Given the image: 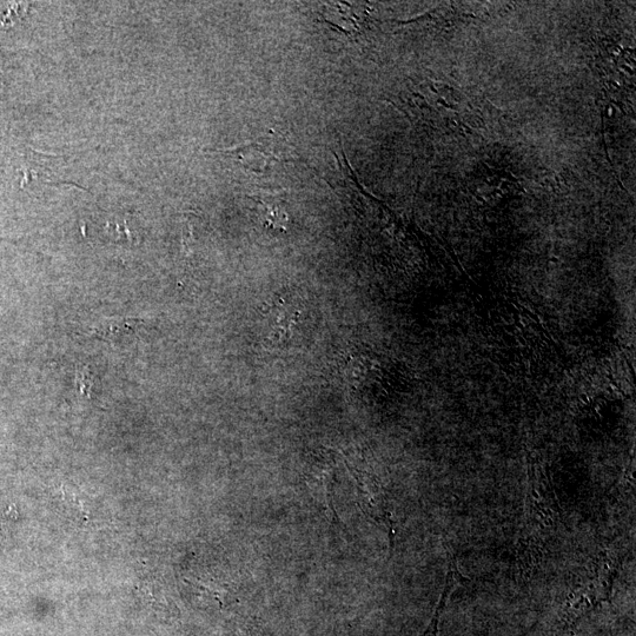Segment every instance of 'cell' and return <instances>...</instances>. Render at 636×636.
Segmentation results:
<instances>
[{
  "mask_svg": "<svg viewBox=\"0 0 636 636\" xmlns=\"http://www.w3.org/2000/svg\"><path fill=\"white\" fill-rule=\"evenodd\" d=\"M619 561L613 556L604 555L596 560L594 574L573 588L563 605V620L569 626H575L583 616L592 612L596 606L611 598L615 576L618 575Z\"/></svg>",
  "mask_w": 636,
  "mask_h": 636,
  "instance_id": "obj_1",
  "label": "cell"
},
{
  "mask_svg": "<svg viewBox=\"0 0 636 636\" xmlns=\"http://www.w3.org/2000/svg\"><path fill=\"white\" fill-rule=\"evenodd\" d=\"M225 152L255 174H262L277 163L293 162L297 158L294 149L283 138L271 134Z\"/></svg>",
  "mask_w": 636,
  "mask_h": 636,
  "instance_id": "obj_2",
  "label": "cell"
},
{
  "mask_svg": "<svg viewBox=\"0 0 636 636\" xmlns=\"http://www.w3.org/2000/svg\"><path fill=\"white\" fill-rule=\"evenodd\" d=\"M351 472H353L357 486H359L357 488H359L361 507L364 513L377 522L384 523L392 530V520H390L386 495L382 492V488L367 473H356L354 470Z\"/></svg>",
  "mask_w": 636,
  "mask_h": 636,
  "instance_id": "obj_3",
  "label": "cell"
},
{
  "mask_svg": "<svg viewBox=\"0 0 636 636\" xmlns=\"http://www.w3.org/2000/svg\"><path fill=\"white\" fill-rule=\"evenodd\" d=\"M142 327V321L135 320V318H118V320L106 322L96 331L102 339L117 346V344H129L137 341L139 330Z\"/></svg>",
  "mask_w": 636,
  "mask_h": 636,
  "instance_id": "obj_4",
  "label": "cell"
},
{
  "mask_svg": "<svg viewBox=\"0 0 636 636\" xmlns=\"http://www.w3.org/2000/svg\"><path fill=\"white\" fill-rule=\"evenodd\" d=\"M300 313V309L296 308L293 303H286L282 298L280 304H278L273 313H271L270 324L271 327H273V329H271L273 339L277 341L287 339Z\"/></svg>",
  "mask_w": 636,
  "mask_h": 636,
  "instance_id": "obj_5",
  "label": "cell"
},
{
  "mask_svg": "<svg viewBox=\"0 0 636 636\" xmlns=\"http://www.w3.org/2000/svg\"><path fill=\"white\" fill-rule=\"evenodd\" d=\"M463 581H466V579L463 578V576L459 572V569H457L456 562L453 560L452 562H450L449 571L446 579V586L445 589H443V594L441 596L439 606H437L436 608L434 618L432 622H430L427 631L424 632L422 636H439V622L443 609H445L450 595L453 594L455 589L459 587Z\"/></svg>",
  "mask_w": 636,
  "mask_h": 636,
  "instance_id": "obj_6",
  "label": "cell"
},
{
  "mask_svg": "<svg viewBox=\"0 0 636 636\" xmlns=\"http://www.w3.org/2000/svg\"><path fill=\"white\" fill-rule=\"evenodd\" d=\"M324 9H326L324 11L326 21L331 25H335L336 28L347 32L356 28L357 17L353 16L355 15V9L351 8L348 3H329Z\"/></svg>",
  "mask_w": 636,
  "mask_h": 636,
  "instance_id": "obj_7",
  "label": "cell"
},
{
  "mask_svg": "<svg viewBox=\"0 0 636 636\" xmlns=\"http://www.w3.org/2000/svg\"><path fill=\"white\" fill-rule=\"evenodd\" d=\"M263 221L269 225V227L286 229L287 215L281 208L275 207L273 204H264L261 209Z\"/></svg>",
  "mask_w": 636,
  "mask_h": 636,
  "instance_id": "obj_8",
  "label": "cell"
}]
</instances>
